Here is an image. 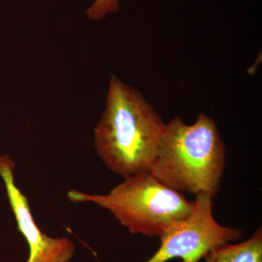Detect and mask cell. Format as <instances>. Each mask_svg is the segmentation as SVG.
I'll use <instances>...</instances> for the list:
<instances>
[{"label":"cell","instance_id":"5","mask_svg":"<svg viewBox=\"0 0 262 262\" xmlns=\"http://www.w3.org/2000/svg\"><path fill=\"white\" fill-rule=\"evenodd\" d=\"M15 163L9 155H0V176L4 182L17 226L29 248L27 262H69L75 245L67 237L53 238L39 229L33 217L28 199L15 182Z\"/></svg>","mask_w":262,"mask_h":262},{"label":"cell","instance_id":"7","mask_svg":"<svg viewBox=\"0 0 262 262\" xmlns=\"http://www.w3.org/2000/svg\"><path fill=\"white\" fill-rule=\"evenodd\" d=\"M119 0H96L85 10L86 15L92 20H98L110 13H116L119 9Z\"/></svg>","mask_w":262,"mask_h":262},{"label":"cell","instance_id":"8","mask_svg":"<svg viewBox=\"0 0 262 262\" xmlns=\"http://www.w3.org/2000/svg\"><path fill=\"white\" fill-rule=\"evenodd\" d=\"M205 258H206V262H213V259H214V251L210 253Z\"/></svg>","mask_w":262,"mask_h":262},{"label":"cell","instance_id":"6","mask_svg":"<svg viewBox=\"0 0 262 262\" xmlns=\"http://www.w3.org/2000/svg\"><path fill=\"white\" fill-rule=\"evenodd\" d=\"M213 262H262L261 227L247 241L215 249Z\"/></svg>","mask_w":262,"mask_h":262},{"label":"cell","instance_id":"2","mask_svg":"<svg viewBox=\"0 0 262 262\" xmlns=\"http://www.w3.org/2000/svg\"><path fill=\"white\" fill-rule=\"evenodd\" d=\"M225 165V143L212 117L201 114L189 125L176 116L165 123L149 173L182 194L214 198Z\"/></svg>","mask_w":262,"mask_h":262},{"label":"cell","instance_id":"3","mask_svg":"<svg viewBox=\"0 0 262 262\" xmlns=\"http://www.w3.org/2000/svg\"><path fill=\"white\" fill-rule=\"evenodd\" d=\"M75 203H92L107 210L133 234L160 237L172 225L190 214L194 201L164 185L149 173L124 179L106 194L67 193Z\"/></svg>","mask_w":262,"mask_h":262},{"label":"cell","instance_id":"1","mask_svg":"<svg viewBox=\"0 0 262 262\" xmlns=\"http://www.w3.org/2000/svg\"><path fill=\"white\" fill-rule=\"evenodd\" d=\"M165 123L139 91L110 76L106 107L94 128V146L112 172L125 179L149 173Z\"/></svg>","mask_w":262,"mask_h":262},{"label":"cell","instance_id":"4","mask_svg":"<svg viewBox=\"0 0 262 262\" xmlns=\"http://www.w3.org/2000/svg\"><path fill=\"white\" fill-rule=\"evenodd\" d=\"M213 198L195 196L190 214L160 236V248L145 262H199L210 253L243 237L242 229L220 225L213 215Z\"/></svg>","mask_w":262,"mask_h":262}]
</instances>
